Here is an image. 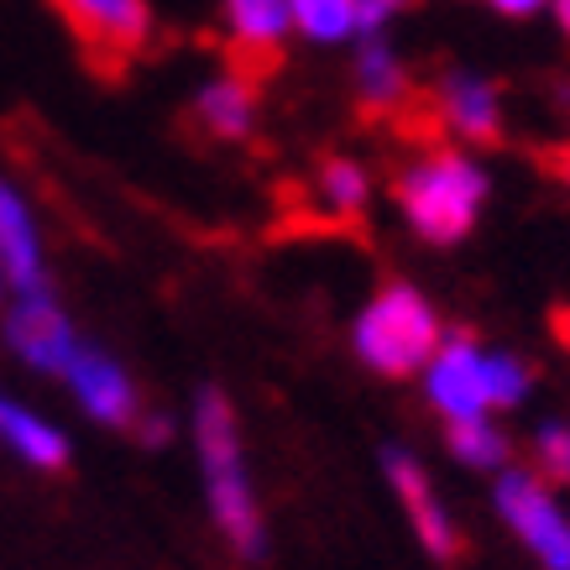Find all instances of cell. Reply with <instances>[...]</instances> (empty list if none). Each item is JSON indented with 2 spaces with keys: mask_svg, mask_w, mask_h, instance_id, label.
Masks as SVG:
<instances>
[{
  "mask_svg": "<svg viewBox=\"0 0 570 570\" xmlns=\"http://www.w3.org/2000/svg\"><path fill=\"white\" fill-rule=\"evenodd\" d=\"M397 199H403L419 236H430L434 246H450L461 242L471 220H476V209L487 199V178L466 157L434 153L430 163H414L409 174L397 178Z\"/></svg>",
  "mask_w": 570,
  "mask_h": 570,
  "instance_id": "obj_1",
  "label": "cell"
},
{
  "mask_svg": "<svg viewBox=\"0 0 570 570\" xmlns=\"http://www.w3.org/2000/svg\"><path fill=\"white\" fill-rule=\"evenodd\" d=\"M199 455H205V482L215 519L242 554H262V519L252 502V482L242 471V440H236V414L220 393H199Z\"/></svg>",
  "mask_w": 570,
  "mask_h": 570,
  "instance_id": "obj_2",
  "label": "cell"
},
{
  "mask_svg": "<svg viewBox=\"0 0 570 570\" xmlns=\"http://www.w3.org/2000/svg\"><path fill=\"white\" fill-rule=\"evenodd\" d=\"M356 351L387 377H409L440 351V320L414 288H387L356 325Z\"/></svg>",
  "mask_w": 570,
  "mask_h": 570,
  "instance_id": "obj_3",
  "label": "cell"
},
{
  "mask_svg": "<svg viewBox=\"0 0 570 570\" xmlns=\"http://www.w3.org/2000/svg\"><path fill=\"white\" fill-rule=\"evenodd\" d=\"M63 21H69L79 42H85L100 63H126L131 52L147 42L153 17H147V0H52Z\"/></svg>",
  "mask_w": 570,
  "mask_h": 570,
  "instance_id": "obj_4",
  "label": "cell"
},
{
  "mask_svg": "<svg viewBox=\"0 0 570 570\" xmlns=\"http://www.w3.org/2000/svg\"><path fill=\"white\" fill-rule=\"evenodd\" d=\"M498 508H502V519L529 539V550H534L544 566L570 570V523L529 471H508V476H502L498 482Z\"/></svg>",
  "mask_w": 570,
  "mask_h": 570,
  "instance_id": "obj_5",
  "label": "cell"
},
{
  "mask_svg": "<svg viewBox=\"0 0 570 570\" xmlns=\"http://www.w3.org/2000/svg\"><path fill=\"white\" fill-rule=\"evenodd\" d=\"M6 335H11V346H17L37 372H63V366L73 362V351H79L73 325L48 298V288L17 298V309H11V320H6Z\"/></svg>",
  "mask_w": 570,
  "mask_h": 570,
  "instance_id": "obj_6",
  "label": "cell"
},
{
  "mask_svg": "<svg viewBox=\"0 0 570 570\" xmlns=\"http://www.w3.org/2000/svg\"><path fill=\"white\" fill-rule=\"evenodd\" d=\"M430 397L450 419H482V409L492 403L487 397V356L466 335L430 356Z\"/></svg>",
  "mask_w": 570,
  "mask_h": 570,
  "instance_id": "obj_7",
  "label": "cell"
},
{
  "mask_svg": "<svg viewBox=\"0 0 570 570\" xmlns=\"http://www.w3.org/2000/svg\"><path fill=\"white\" fill-rule=\"evenodd\" d=\"M0 283L21 294H42L48 273H42V242H37L32 209L21 205L11 184H0Z\"/></svg>",
  "mask_w": 570,
  "mask_h": 570,
  "instance_id": "obj_8",
  "label": "cell"
},
{
  "mask_svg": "<svg viewBox=\"0 0 570 570\" xmlns=\"http://www.w3.org/2000/svg\"><path fill=\"white\" fill-rule=\"evenodd\" d=\"M63 377H69L73 397H79L100 424H131V414H137V393H131L126 372L110 362V356L79 346L73 351V362L63 366Z\"/></svg>",
  "mask_w": 570,
  "mask_h": 570,
  "instance_id": "obj_9",
  "label": "cell"
},
{
  "mask_svg": "<svg viewBox=\"0 0 570 570\" xmlns=\"http://www.w3.org/2000/svg\"><path fill=\"white\" fill-rule=\"evenodd\" d=\"M387 476H393L397 498H403L419 539H424V550L440 554V560H450V554H455V534H450V519L440 513V502H434V492H430V476H424L403 450H387Z\"/></svg>",
  "mask_w": 570,
  "mask_h": 570,
  "instance_id": "obj_10",
  "label": "cell"
},
{
  "mask_svg": "<svg viewBox=\"0 0 570 570\" xmlns=\"http://www.w3.org/2000/svg\"><path fill=\"white\" fill-rule=\"evenodd\" d=\"M0 440L17 450L21 461H32L42 471L69 466V440L52 430V424H42L37 414H27L21 403H11V397H0Z\"/></svg>",
  "mask_w": 570,
  "mask_h": 570,
  "instance_id": "obj_11",
  "label": "cell"
},
{
  "mask_svg": "<svg viewBox=\"0 0 570 570\" xmlns=\"http://www.w3.org/2000/svg\"><path fill=\"white\" fill-rule=\"evenodd\" d=\"M440 105H445V121L471 141H498V95L482 85V79H466V73H450L440 85Z\"/></svg>",
  "mask_w": 570,
  "mask_h": 570,
  "instance_id": "obj_12",
  "label": "cell"
},
{
  "mask_svg": "<svg viewBox=\"0 0 570 570\" xmlns=\"http://www.w3.org/2000/svg\"><path fill=\"white\" fill-rule=\"evenodd\" d=\"M225 17L236 27V48L273 52L288 32V0H225Z\"/></svg>",
  "mask_w": 570,
  "mask_h": 570,
  "instance_id": "obj_13",
  "label": "cell"
},
{
  "mask_svg": "<svg viewBox=\"0 0 570 570\" xmlns=\"http://www.w3.org/2000/svg\"><path fill=\"white\" fill-rule=\"evenodd\" d=\"M199 121L215 137H246L252 131V85L246 79H220L199 95Z\"/></svg>",
  "mask_w": 570,
  "mask_h": 570,
  "instance_id": "obj_14",
  "label": "cell"
},
{
  "mask_svg": "<svg viewBox=\"0 0 570 570\" xmlns=\"http://www.w3.org/2000/svg\"><path fill=\"white\" fill-rule=\"evenodd\" d=\"M288 21L314 42H335L356 32V0H288Z\"/></svg>",
  "mask_w": 570,
  "mask_h": 570,
  "instance_id": "obj_15",
  "label": "cell"
},
{
  "mask_svg": "<svg viewBox=\"0 0 570 570\" xmlns=\"http://www.w3.org/2000/svg\"><path fill=\"white\" fill-rule=\"evenodd\" d=\"M356 73H362V100L366 105L387 110V105L403 100V69H397V58L382 48V42H366Z\"/></svg>",
  "mask_w": 570,
  "mask_h": 570,
  "instance_id": "obj_16",
  "label": "cell"
},
{
  "mask_svg": "<svg viewBox=\"0 0 570 570\" xmlns=\"http://www.w3.org/2000/svg\"><path fill=\"white\" fill-rule=\"evenodd\" d=\"M450 450L466 455L471 466H498L502 455H508V440L487 419H450Z\"/></svg>",
  "mask_w": 570,
  "mask_h": 570,
  "instance_id": "obj_17",
  "label": "cell"
},
{
  "mask_svg": "<svg viewBox=\"0 0 570 570\" xmlns=\"http://www.w3.org/2000/svg\"><path fill=\"white\" fill-rule=\"evenodd\" d=\"M320 194H325L330 209H341V215H351V209L366 205V178L356 163H346V157H335V163H325V174H320Z\"/></svg>",
  "mask_w": 570,
  "mask_h": 570,
  "instance_id": "obj_18",
  "label": "cell"
},
{
  "mask_svg": "<svg viewBox=\"0 0 570 570\" xmlns=\"http://www.w3.org/2000/svg\"><path fill=\"white\" fill-rule=\"evenodd\" d=\"M529 393V372L513 356H487V397L492 403H519Z\"/></svg>",
  "mask_w": 570,
  "mask_h": 570,
  "instance_id": "obj_19",
  "label": "cell"
},
{
  "mask_svg": "<svg viewBox=\"0 0 570 570\" xmlns=\"http://www.w3.org/2000/svg\"><path fill=\"white\" fill-rule=\"evenodd\" d=\"M539 455H544V471L570 482V430L566 424H544L539 430Z\"/></svg>",
  "mask_w": 570,
  "mask_h": 570,
  "instance_id": "obj_20",
  "label": "cell"
},
{
  "mask_svg": "<svg viewBox=\"0 0 570 570\" xmlns=\"http://www.w3.org/2000/svg\"><path fill=\"white\" fill-rule=\"evenodd\" d=\"M403 6H409V0H356V27H362V32H377L382 21L393 17V11H403Z\"/></svg>",
  "mask_w": 570,
  "mask_h": 570,
  "instance_id": "obj_21",
  "label": "cell"
},
{
  "mask_svg": "<svg viewBox=\"0 0 570 570\" xmlns=\"http://www.w3.org/2000/svg\"><path fill=\"white\" fill-rule=\"evenodd\" d=\"M498 11H508V17H529V11H539L544 0H492Z\"/></svg>",
  "mask_w": 570,
  "mask_h": 570,
  "instance_id": "obj_22",
  "label": "cell"
},
{
  "mask_svg": "<svg viewBox=\"0 0 570 570\" xmlns=\"http://www.w3.org/2000/svg\"><path fill=\"white\" fill-rule=\"evenodd\" d=\"M141 440H147V445H163V440H168V424H163V419H147V424H141Z\"/></svg>",
  "mask_w": 570,
  "mask_h": 570,
  "instance_id": "obj_23",
  "label": "cell"
},
{
  "mask_svg": "<svg viewBox=\"0 0 570 570\" xmlns=\"http://www.w3.org/2000/svg\"><path fill=\"white\" fill-rule=\"evenodd\" d=\"M554 17H560V27L570 32V0H554Z\"/></svg>",
  "mask_w": 570,
  "mask_h": 570,
  "instance_id": "obj_24",
  "label": "cell"
},
{
  "mask_svg": "<svg viewBox=\"0 0 570 570\" xmlns=\"http://www.w3.org/2000/svg\"><path fill=\"white\" fill-rule=\"evenodd\" d=\"M550 168H554V174H566V178H570V153L560 157V163H550Z\"/></svg>",
  "mask_w": 570,
  "mask_h": 570,
  "instance_id": "obj_25",
  "label": "cell"
},
{
  "mask_svg": "<svg viewBox=\"0 0 570 570\" xmlns=\"http://www.w3.org/2000/svg\"><path fill=\"white\" fill-rule=\"evenodd\" d=\"M0 288H6V283H0Z\"/></svg>",
  "mask_w": 570,
  "mask_h": 570,
  "instance_id": "obj_26",
  "label": "cell"
}]
</instances>
